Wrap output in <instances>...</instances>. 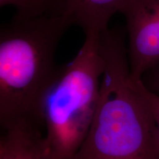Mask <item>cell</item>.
<instances>
[{
  "mask_svg": "<svg viewBox=\"0 0 159 159\" xmlns=\"http://www.w3.org/2000/svg\"><path fill=\"white\" fill-rule=\"evenodd\" d=\"M105 62L99 102L88 134L71 159H159V134L141 90L131 78L125 30L99 36Z\"/></svg>",
  "mask_w": 159,
  "mask_h": 159,
  "instance_id": "obj_1",
  "label": "cell"
},
{
  "mask_svg": "<svg viewBox=\"0 0 159 159\" xmlns=\"http://www.w3.org/2000/svg\"><path fill=\"white\" fill-rule=\"evenodd\" d=\"M72 25L66 16L21 18L0 30V124L43 128L40 108L58 75L57 48Z\"/></svg>",
  "mask_w": 159,
  "mask_h": 159,
  "instance_id": "obj_2",
  "label": "cell"
},
{
  "mask_svg": "<svg viewBox=\"0 0 159 159\" xmlns=\"http://www.w3.org/2000/svg\"><path fill=\"white\" fill-rule=\"evenodd\" d=\"M75 58L61 70L43 97L40 117L55 159H71L92 123L99 102L105 62L100 35H85Z\"/></svg>",
  "mask_w": 159,
  "mask_h": 159,
  "instance_id": "obj_3",
  "label": "cell"
},
{
  "mask_svg": "<svg viewBox=\"0 0 159 159\" xmlns=\"http://www.w3.org/2000/svg\"><path fill=\"white\" fill-rule=\"evenodd\" d=\"M119 13L126 21L131 78L142 80L159 66V0H124Z\"/></svg>",
  "mask_w": 159,
  "mask_h": 159,
  "instance_id": "obj_4",
  "label": "cell"
},
{
  "mask_svg": "<svg viewBox=\"0 0 159 159\" xmlns=\"http://www.w3.org/2000/svg\"><path fill=\"white\" fill-rule=\"evenodd\" d=\"M0 159H55L41 128L19 126L3 130Z\"/></svg>",
  "mask_w": 159,
  "mask_h": 159,
  "instance_id": "obj_5",
  "label": "cell"
},
{
  "mask_svg": "<svg viewBox=\"0 0 159 159\" xmlns=\"http://www.w3.org/2000/svg\"><path fill=\"white\" fill-rule=\"evenodd\" d=\"M124 0H67L65 14L85 35H100Z\"/></svg>",
  "mask_w": 159,
  "mask_h": 159,
  "instance_id": "obj_6",
  "label": "cell"
},
{
  "mask_svg": "<svg viewBox=\"0 0 159 159\" xmlns=\"http://www.w3.org/2000/svg\"><path fill=\"white\" fill-rule=\"evenodd\" d=\"M67 0H0V6H11L21 18L64 16Z\"/></svg>",
  "mask_w": 159,
  "mask_h": 159,
  "instance_id": "obj_7",
  "label": "cell"
},
{
  "mask_svg": "<svg viewBox=\"0 0 159 159\" xmlns=\"http://www.w3.org/2000/svg\"><path fill=\"white\" fill-rule=\"evenodd\" d=\"M140 87L142 94L148 102L159 134V94L152 92L147 89L142 80H141Z\"/></svg>",
  "mask_w": 159,
  "mask_h": 159,
  "instance_id": "obj_8",
  "label": "cell"
},
{
  "mask_svg": "<svg viewBox=\"0 0 159 159\" xmlns=\"http://www.w3.org/2000/svg\"><path fill=\"white\" fill-rule=\"evenodd\" d=\"M142 80L147 89L159 94V66L147 71Z\"/></svg>",
  "mask_w": 159,
  "mask_h": 159,
  "instance_id": "obj_9",
  "label": "cell"
}]
</instances>
